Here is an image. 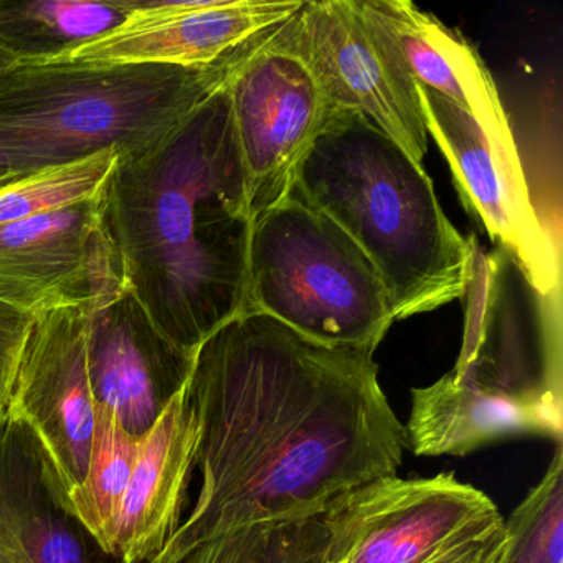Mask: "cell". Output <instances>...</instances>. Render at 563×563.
Returning <instances> with one entry per match:
<instances>
[{
  "instance_id": "1",
  "label": "cell",
  "mask_w": 563,
  "mask_h": 563,
  "mask_svg": "<svg viewBox=\"0 0 563 563\" xmlns=\"http://www.w3.org/2000/svg\"><path fill=\"white\" fill-rule=\"evenodd\" d=\"M200 490L150 563H177L233 530L318 516L404 463L405 427L374 354L329 347L262 312L236 316L196 352Z\"/></svg>"
},
{
  "instance_id": "2",
  "label": "cell",
  "mask_w": 563,
  "mask_h": 563,
  "mask_svg": "<svg viewBox=\"0 0 563 563\" xmlns=\"http://www.w3.org/2000/svg\"><path fill=\"white\" fill-rule=\"evenodd\" d=\"M103 227L124 286L183 351L252 312L253 219L229 85L157 146L120 156Z\"/></svg>"
},
{
  "instance_id": "3",
  "label": "cell",
  "mask_w": 563,
  "mask_h": 563,
  "mask_svg": "<svg viewBox=\"0 0 563 563\" xmlns=\"http://www.w3.org/2000/svg\"><path fill=\"white\" fill-rule=\"evenodd\" d=\"M456 364L411 390L405 427L417 456H466L514 437L562 446V289L542 295L503 250L474 252Z\"/></svg>"
},
{
  "instance_id": "4",
  "label": "cell",
  "mask_w": 563,
  "mask_h": 563,
  "mask_svg": "<svg viewBox=\"0 0 563 563\" xmlns=\"http://www.w3.org/2000/svg\"><path fill=\"white\" fill-rule=\"evenodd\" d=\"M291 192L329 217L374 263L395 321L466 295L477 240L450 222L423 164L364 114H331Z\"/></svg>"
},
{
  "instance_id": "5",
  "label": "cell",
  "mask_w": 563,
  "mask_h": 563,
  "mask_svg": "<svg viewBox=\"0 0 563 563\" xmlns=\"http://www.w3.org/2000/svg\"><path fill=\"white\" fill-rule=\"evenodd\" d=\"M278 25L202 67L87 62L2 65L0 147L32 173L108 150H117L120 156L146 153L227 87L272 41Z\"/></svg>"
},
{
  "instance_id": "6",
  "label": "cell",
  "mask_w": 563,
  "mask_h": 563,
  "mask_svg": "<svg viewBox=\"0 0 563 563\" xmlns=\"http://www.w3.org/2000/svg\"><path fill=\"white\" fill-rule=\"evenodd\" d=\"M250 305L329 347L375 354L395 322L390 296L354 240L289 190L253 220Z\"/></svg>"
},
{
  "instance_id": "7",
  "label": "cell",
  "mask_w": 563,
  "mask_h": 563,
  "mask_svg": "<svg viewBox=\"0 0 563 563\" xmlns=\"http://www.w3.org/2000/svg\"><path fill=\"white\" fill-rule=\"evenodd\" d=\"M283 35L332 110L364 114L423 164L428 131L417 81L365 0H302L283 24Z\"/></svg>"
},
{
  "instance_id": "8",
  "label": "cell",
  "mask_w": 563,
  "mask_h": 563,
  "mask_svg": "<svg viewBox=\"0 0 563 563\" xmlns=\"http://www.w3.org/2000/svg\"><path fill=\"white\" fill-rule=\"evenodd\" d=\"M332 563H423L503 526L489 496L454 473L380 477L321 512Z\"/></svg>"
},
{
  "instance_id": "9",
  "label": "cell",
  "mask_w": 563,
  "mask_h": 563,
  "mask_svg": "<svg viewBox=\"0 0 563 563\" xmlns=\"http://www.w3.org/2000/svg\"><path fill=\"white\" fill-rule=\"evenodd\" d=\"M283 24L229 84L253 220L288 196L334 113L314 75L286 45Z\"/></svg>"
},
{
  "instance_id": "10",
  "label": "cell",
  "mask_w": 563,
  "mask_h": 563,
  "mask_svg": "<svg viewBox=\"0 0 563 563\" xmlns=\"http://www.w3.org/2000/svg\"><path fill=\"white\" fill-rule=\"evenodd\" d=\"M424 126L453 174L466 212L542 295L562 289L560 236L530 196L526 173L507 166L479 124L437 91L417 84Z\"/></svg>"
},
{
  "instance_id": "11",
  "label": "cell",
  "mask_w": 563,
  "mask_h": 563,
  "mask_svg": "<svg viewBox=\"0 0 563 563\" xmlns=\"http://www.w3.org/2000/svg\"><path fill=\"white\" fill-rule=\"evenodd\" d=\"M8 413L44 448L65 494L84 481L97 423L87 352V305L35 316Z\"/></svg>"
},
{
  "instance_id": "12",
  "label": "cell",
  "mask_w": 563,
  "mask_h": 563,
  "mask_svg": "<svg viewBox=\"0 0 563 563\" xmlns=\"http://www.w3.org/2000/svg\"><path fill=\"white\" fill-rule=\"evenodd\" d=\"M103 227V192L0 227V301L31 314L90 305L123 288Z\"/></svg>"
},
{
  "instance_id": "13",
  "label": "cell",
  "mask_w": 563,
  "mask_h": 563,
  "mask_svg": "<svg viewBox=\"0 0 563 563\" xmlns=\"http://www.w3.org/2000/svg\"><path fill=\"white\" fill-rule=\"evenodd\" d=\"M302 0H131L124 24L60 60L202 67L288 21Z\"/></svg>"
},
{
  "instance_id": "14",
  "label": "cell",
  "mask_w": 563,
  "mask_h": 563,
  "mask_svg": "<svg viewBox=\"0 0 563 563\" xmlns=\"http://www.w3.org/2000/svg\"><path fill=\"white\" fill-rule=\"evenodd\" d=\"M87 352L98 407L137 437L186 387L196 361L157 329L126 286L87 305Z\"/></svg>"
},
{
  "instance_id": "15",
  "label": "cell",
  "mask_w": 563,
  "mask_h": 563,
  "mask_svg": "<svg viewBox=\"0 0 563 563\" xmlns=\"http://www.w3.org/2000/svg\"><path fill=\"white\" fill-rule=\"evenodd\" d=\"M365 5L390 34L413 80L466 111L500 159L523 173L499 91L470 41L408 0H365Z\"/></svg>"
},
{
  "instance_id": "16",
  "label": "cell",
  "mask_w": 563,
  "mask_h": 563,
  "mask_svg": "<svg viewBox=\"0 0 563 563\" xmlns=\"http://www.w3.org/2000/svg\"><path fill=\"white\" fill-rule=\"evenodd\" d=\"M199 440L186 385L141 434L114 533V556L121 562L150 563L179 529Z\"/></svg>"
},
{
  "instance_id": "17",
  "label": "cell",
  "mask_w": 563,
  "mask_h": 563,
  "mask_svg": "<svg viewBox=\"0 0 563 563\" xmlns=\"http://www.w3.org/2000/svg\"><path fill=\"white\" fill-rule=\"evenodd\" d=\"M0 522L31 563H123L81 526L44 448L9 413L0 421Z\"/></svg>"
},
{
  "instance_id": "18",
  "label": "cell",
  "mask_w": 563,
  "mask_h": 563,
  "mask_svg": "<svg viewBox=\"0 0 563 563\" xmlns=\"http://www.w3.org/2000/svg\"><path fill=\"white\" fill-rule=\"evenodd\" d=\"M131 0H0V54L12 64H51L128 21Z\"/></svg>"
},
{
  "instance_id": "19",
  "label": "cell",
  "mask_w": 563,
  "mask_h": 563,
  "mask_svg": "<svg viewBox=\"0 0 563 563\" xmlns=\"http://www.w3.org/2000/svg\"><path fill=\"white\" fill-rule=\"evenodd\" d=\"M140 438L126 430L113 411L97 405L87 473L67 496L71 512L81 526L113 556L118 517L133 473Z\"/></svg>"
},
{
  "instance_id": "20",
  "label": "cell",
  "mask_w": 563,
  "mask_h": 563,
  "mask_svg": "<svg viewBox=\"0 0 563 563\" xmlns=\"http://www.w3.org/2000/svg\"><path fill=\"white\" fill-rule=\"evenodd\" d=\"M120 153L103 151L87 159L37 170L0 189V227L87 202L103 192Z\"/></svg>"
},
{
  "instance_id": "21",
  "label": "cell",
  "mask_w": 563,
  "mask_h": 563,
  "mask_svg": "<svg viewBox=\"0 0 563 563\" xmlns=\"http://www.w3.org/2000/svg\"><path fill=\"white\" fill-rule=\"evenodd\" d=\"M504 526L509 536L506 563H563L562 446Z\"/></svg>"
},
{
  "instance_id": "22",
  "label": "cell",
  "mask_w": 563,
  "mask_h": 563,
  "mask_svg": "<svg viewBox=\"0 0 563 563\" xmlns=\"http://www.w3.org/2000/svg\"><path fill=\"white\" fill-rule=\"evenodd\" d=\"M278 526H252L223 533L194 547L177 563H265Z\"/></svg>"
},
{
  "instance_id": "23",
  "label": "cell",
  "mask_w": 563,
  "mask_h": 563,
  "mask_svg": "<svg viewBox=\"0 0 563 563\" xmlns=\"http://www.w3.org/2000/svg\"><path fill=\"white\" fill-rule=\"evenodd\" d=\"M328 532L321 512L279 523L265 563H328Z\"/></svg>"
},
{
  "instance_id": "24",
  "label": "cell",
  "mask_w": 563,
  "mask_h": 563,
  "mask_svg": "<svg viewBox=\"0 0 563 563\" xmlns=\"http://www.w3.org/2000/svg\"><path fill=\"white\" fill-rule=\"evenodd\" d=\"M35 314L0 301V421L8 413L12 387Z\"/></svg>"
},
{
  "instance_id": "25",
  "label": "cell",
  "mask_w": 563,
  "mask_h": 563,
  "mask_svg": "<svg viewBox=\"0 0 563 563\" xmlns=\"http://www.w3.org/2000/svg\"><path fill=\"white\" fill-rule=\"evenodd\" d=\"M32 170H29L21 159L12 156L9 151L4 147H0V189L11 186V184L18 183V180L24 179V177L31 176Z\"/></svg>"
},
{
  "instance_id": "26",
  "label": "cell",
  "mask_w": 563,
  "mask_h": 563,
  "mask_svg": "<svg viewBox=\"0 0 563 563\" xmlns=\"http://www.w3.org/2000/svg\"><path fill=\"white\" fill-rule=\"evenodd\" d=\"M0 563H31L15 537L0 522Z\"/></svg>"
},
{
  "instance_id": "27",
  "label": "cell",
  "mask_w": 563,
  "mask_h": 563,
  "mask_svg": "<svg viewBox=\"0 0 563 563\" xmlns=\"http://www.w3.org/2000/svg\"><path fill=\"white\" fill-rule=\"evenodd\" d=\"M8 64H12V62L9 60L8 57H4V55L0 54V67H2V65H8Z\"/></svg>"
},
{
  "instance_id": "28",
  "label": "cell",
  "mask_w": 563,
  "mask_h": 563,
  "mask_svg": "<svg viewBox=\"0 0 563 563\" xmlns=\"http://www.w3.org/2000/svg\"><path fill=\"white\" fill-rule=\"evenodd\" d=\"M328 563H332V562H329V556H328Z\"/></svg>"
}]
</instances>
